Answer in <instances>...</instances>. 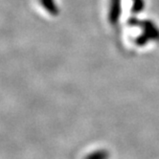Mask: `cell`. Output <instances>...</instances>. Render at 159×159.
Listing matches in <instances>:
<instances>
[{
	"instance_id": "6da1fadb",
	"label": "cell",
	"mask_w": 159,
	"mask_h": 159,
	"mask_svg": "<svg viewBox=\"0 0 159 159\" xmlns=\"http://www.w3.org/2000/svg\"><path fill=\"white\" fill-rule=\"evenodd\" d=\"M110 153L106 149H98L87 153L84 159H109Z\"/></svg>"
}]
</instances>
